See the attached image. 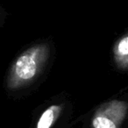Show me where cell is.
Returning a JSON list of instances; mask_svg holds the SVG:
<instances>
[{"instance_id": "obj_1", "label": "cell", "mask_w": 128, "mask_h": 128, "mask_svg": "<svg viewBox=\"0 0 128 128\" xmlns=\"http://www.w3.org/2000/svg\"><path fill=\"white\" fill-rule=\"evenodd\" d=\"M50 54L48 44L40 43L24 51L13 62L7 78L11 90L30 85L42 71Z\"/></svg>"}, {"instance_id": "obj_2", "label": "cell", "mask_w": 128, "mask_h": 128, "mask_svg": "<svg viewBox=\"0 0 128 128\" xmlns=\"http://www.w3.org/2000/svg\"><path fill=\"white\" fill-rule=\"evenodd\" d=\"M127 112V104L112 100L103 104L92 118L93 128H119Z\"/></svg>"}, {"instance_id": "obj_3", "label": "cell", "mask_w": 128, "mask_h": 128, "mask_svg": "<svg viewBox=\"0 0 128 128\" xmlns=\"http://www.w3.org/2000/svg\"><path fill=\"white\" fill-rule=\"evenodd\" d=\"M62 107L59 104H52L41 113L36 123L35 128H51L56 122L62 112Z\"/></svg>"}, {"instance_id": "obj_4", "label": "cell", "mask_w": 128, "mask_h": 128, "mask_svg": "<svg viewBox=\"0 0 128 128\" xmlns=\"http://www.w3.org/2000/svg\"><path fill=\"white\" fill-rule=\"evenodd\" d=\"M114 57L118 66L126 70L128 64V36L124 35L118 40L114 48Z\"/></svg>"}]
</instances>
